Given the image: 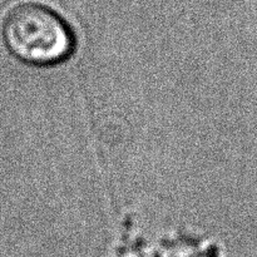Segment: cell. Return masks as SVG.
<instances>
[{
    "mask_svg": "<svg viewBox=\"0 0 257 257\" xmlns=\"http://www.w3.org/2000/svg\"><path fill=\"white\" fill-rule=\"evenodd\" d=\"M2 39L15 59L32 67L60 64L75 47L72 29L62 15L37 2L19 3L7 13Z\"/></svg>",
    "mask_w": 257,
    "mask_h": 257,
    "instance_id": "obj_1",
    "label": "cell"
}]
</instances>
